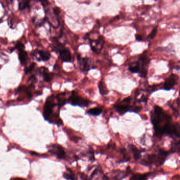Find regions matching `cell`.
Returning <instances> with one entry per match:
<instances>
[{
	"mask_svg": "<svg viewBox=\"0 0 180 180\" xmlns=\"http://www.w3.org/2000/svg\"><path fill=\"white\" fill-rule=\"evenodd\" d=\"M60 59L62 62H70L72 61V55L70 51L67 48H64L59 52Z\"/></svg>",
	"mask_w": 180,
	"mask_h": 180,
	"instance_id": "cell-11",
	"label": "cell"
},
{
	"mask_svg": "<svg viewBox=\"0 0 180 180\" xmlns=\"http://www.w3.org/2000/svg\"><path fill=\"white\" fill-rule=\"evenodd\" d=\"M169 155L168 152L161 150L158 154H153L147 156L142 161V163L144 165L147 166L151 165L160 166L163 164Z\"/></svg>",
	"mask_w": 180,
	"mask_h": 180,
	"instance_id": "cell-3",
	"label": "cell"
},
{
	"mask_svg": "<svg viewBox=\"0 0 180 180\" xmlns=\"http://www.w3.org/2000/svg\"><path fill=\"white\" fill-rule=\"evenodd\" d=\"M18 57H19V61L21 63V65L24 66L26 64L28 59V55L26 51L24 50L19 52Z\"/></svg>",
	"mask_w": 180,
	"mask_h": 180,
	"instance_id": "cell-14",
	"label": "cell"
},
{
	"mask_svg": "<svg viewBox=\"0 0 180 180\" xmlns=\"http://www.w3.org/2000/svg\"><path fill=\"white\" fill-rule=\"evenodd\" d=\"M35 66H36V64L34 62H33V63L30 65V66H29L28 67L25 68V74H28V73L31 72L34 69V68L35 67Z\"/></svg>",
	"mask_w": 180,
	"mask_h": 180,
	"instance_id": "cell-24",
	"label": "cell"
},
{
	"mask_svg": "<svg viewBox=\"0 0 180 180\" xmlns=\"http://www.w3.org/2000/svg\"><path fill=\"white\" fill-rule=\"evenodd\" d=\"M67 102L72 106H78L80 107H88L90 101L87 99L79 96L75 91H73L71 96L68 99Z\"/></svg>",
	"mask_w": 180,
	"mask_h": 180,
	"instance_id": "cell-5",
	"label": "cell"
},
{
	"mask_svg": "<svg viewBox=\"0 0 180 180\" xmlns=\"http://www.w3.org/2000/svg\"><path fill=\"white\" fill-rule=\"evenodd\" d=\"M178 76L174 73L171 74L170 76L167 78L165 83H164V89L166 90H170L177 84L178 82Z\"/></svg>",
	"mask_w": 180,
	"mask_h": 180,
	"instance_id": "cell-10",
	"label": "cell"
},
{
	"mask_svg": "<svg viewBox=\"0 0 180 180\" xmlns=\"http://www.w3.org/2000/svg\"><path fill=\"white\" fill-rule=\"evenodd\" d=\"M135 38L138 41H142L143 40L142 36L140 35V34H136L135 35Z\"/></svg>",
	"mask_w": 180,
	"mask_h": 180,
	"instance_id": "cell-27",
	"label": "cell"
},
{
	"mask_svg": "<svg viewBox=\"0 0 180 180\" xmlns=\"http://www.w3.org/2000/svg\"><path fill=\"white\" fill-rule=\"evenodd\" d=\"M146 53L147 51H144L143 53L138 59V61L141 67V71L139 75L140 77L143 78H145L147 77L148 65L150 61V59L148 58V57L146 54Z\"/></svg>",
	"mask_w": 180,
	"mask_h": 180,
	"instance_id": "cell-6",
	"label": "cell"
},
{
	"mask_svg": "<svg viewBox=\"0 0 180 180\" xmlns=\"http://www.w3.org/2000/svg\"><path fill=\"white\" fill-rule=\"evenodd\" d=\"M11 180H26L25 178H11Z\"/></svg>",
	"mask_w": 180,
	"mask_h": 180,
	"instance_id": "cell-28",
	"label": "cell"
},
{
	"mask_svg": "<svg viewBox=\"0 0 180 180\" xmlns=\"http://www.w3.org/2000/svg\"><path fill=\"white\" fill-rule=\"evenodd\" d=\"M49 152L50 154L55 156L58 159H65L66 158V153L64 148L60 145L53 144L49 147Z\"/></svg>",
	"mask_w": 180,
	"mask_h": 180,
	"instance_id": "cell-9",
	"label": "cell"
},
{
	"mask_svg": "<svg viewBox=\"0 0 180 180\" xmlns=\"http://www.w3.org/2000/svg\"><path fill=\"white\" fill-rule=\"evenodd\" d=\"M98 88L100 90V94L102 95H107L109 92V90H108L106 85L105 83H104L103 81H100L98 84Z\"/></svg>",
	"mask_w": 180,
	"mask_h": 180,
	"instance_id": "cell-16",
	"label": "cell"
},
{
	"mask_svg": "<svg viewBox=\"0 0 180 180\" xmlns=\"http://www.w3.org/2000/svg\"><path fill=\"white\" fill-rule=\"evenodd\" d=\"M29 81L31 83H36V81H37V78H36V76H32L29 78Z\"/></svg>",
	"mask_w": 180,
	"mask_h": 180,
	"instance_id": "cell-26",
	"label": "cell"
},
{
	"mask_svg": "<svg viewBox=\"0 0 180 180\" xmlns=\"http://www.w3.org/2000/svg\"><path fill=\"white\" fill-rule=\"evenodd\" d=\"M37 55L39 56V58H38V61L41 60L43 61H46L49 60L51 57L50 53L48 51H38Z\"/></svg>",
	"mask_w": 180,
	"mask_h": 180,
	"instance_id": "cell-12",
	"label": "cell"
},
{
	"mask_svg": "<svg viewBox=\"0 0 180 180\" xmlns=\"http://www.w3.org/2000/svg\"><path fill=\"white\" fill-rule=\"evenodd\" d=\"M103 112V109H101L100 107H95L93 108L89 109L88 111H87L86 113L88 115H90L92 116H97L101 114Z\"/></svg>",
	"mask_w": 180,
	"mask_h": 180,
	"instance_id": "cell-15",
	"label": "cell"
},
{
	"mask_svg": "<svg viewBox=\"0 0 180 180\" xmlns=\"http://www.w3.org/2000/svg\"><path fill=\"white\" fill-rule=\"evenodd\" d=\"M43 77L44 81L47 83H49L51 81L53 77V73H49L48 71H47V69L45 68H43Z\"/></svg>",
	"mask_w": 180,
	"mask_h": 180,
	"instance_id": "cell-18",
	"label": "cell"
},
{
	"mask_svg": "<svg viewBox=\"0 0 180 180\" xmlns=\"http://www.w3.org/2000/svg\"><path fill=\"white\" fill-rule=\"evenodd\" d=\"M131 151L133 153L134 157L135 158V159L136 160L139 159V158L141 157V151L139 150V149H137V147H136L134 145H131Z\"/></svg>",
	"mask_w": 180,
	"mask_h": 180,
	"instance_id": "cell-20",
	"label": "cell"
},
{
	"mask_svg": "<svg viewBox=\"0 0 180 180\" xmlns=\"http://www.w3.org/2000/svg\"><path fill=\"white\" fill-rule=\"evenodd\" d=\"M151 121L153 126L154 135L161 137L164 134L171 137H180V127L178 124H172V117L161 107L155 106L151 113Z\"/></svg>",
	"mask_w": 180,
	"mask_h": 180,
	"instance_id": "cell-1",
	"label": "cell"
},
{
	"mask_svg": "<svg viewBox=\"0 0 180 180\" xmlns=\"http://www.w3.org/2000/svg\"><path fill=\"white\" fill-rule=\"evenodd\" d=\"M30 1H22L19 2V9L20 11H22L26 8L30 7Z\"/></svg>",
	"mask_w": 180,
	"mask_h": 180,
	"instance_id": "cell-21",
	"label": "cell"
},
{
	"mask_svg": "<svg viewBox=\"0 0 180 180\" xmlns=\"http://www.w3.org/2000/svg\"><path fill=\"white\" fill-rule=\"evenodd\" d=\"M15 49H17L19 52L24 51L25 49V45L21 42H17L14 47L13 48V51L15 50Z\"/></svg>",
	"mask_w": 180,
	"mask_h": 180,
	"instance_id": "cell-23",
	"label": "cell"
},
{
	"mask_svg": "<svg viewBox=\"0 0 180 180\" xmlns=\"http://www.w3.org/2000/svg\"><path fill=\"white\" fill-rule=\"evenodd\" d=\"M131 100V97H128L122 100L120 103L115 104L114 107L117 112L120 115H123L128 112L139 113V111H141L142 108L139 106L133 107L130 106V104Z\"/></svg>",
	"mask_w": 180,
	"mask_h": 180,
	"instance_id": "cell-4",
	"label": "cell"
},
{
	"mask_svg": "<svg viewBox=\"0 0 180 180\" xmlns=\"http://www.w3.org/2000/svg\"><path fill=\"white\" fill-rule=\"evenodd\" d=\"M64 177L67 180H77V179L75 174L69 169H67V171L64 173Z\"/></svg>",
	"mask_w": 180,
	"mask_h": 180,
	"instance_id": "cell-17",
	"label": "cell"
},
{
	"mask_svg": "<svg viewBox=\"0 0 180 180\" xmlns=\"http://www.w3.org/2000/svg\"><path fill=\"white\" fill-rule=\"evenodd\" d=\"M56 104L53 100V97H49L45 102L43 107V116L45 120L50 123H55L58 125H62V122L58 117L54 116L53 114V109Z\"/></svg>",
	"mask_w": 180,
	"mask_h": 180,
	"instance_id": "cell-2",
	"label": "cell"
},
{
	"mask_svg": "<svg viewBox=\"0 0 180 180\" xmlns=\"http://www.w3.org/2000/svg\"><path fill=\"white\" fill-rule=\"evenodd\" d=\"M77 60L79 65V68L83 72H87L92 69L95 68L92 59L84 57L82 58L80 55H77Z\"/></svg>",
	"mask_w": 180,
	"mask_h": 180,
	"instance_id": "cell-7",
	"label": "cell"
},
{
	"mask_svg": "<svg viewBox=\"0 0 180 180\" xmlns=\"http://www.w3.org/2000/svg\"><path fill=\"white\" fill-rule=\"evenodd\" d=\"M157 31H158L157 27L154 28L153 29V30H152V31L151 32L150 34L148 35V37H147V38L149 39H153L154 37H155L156 36V33H157Z\"/></svg>",
	"mask_w": 180,
	"mask_h": 180,
	"instance_id": "cell-25",
	"label": "cell"
},
{
	"mask_svg": "<svg viewBox=\"0 0 180 180\" xmlns=\"http://www.w3.org/2000/svg\"><path fill=\"white\" fill-rule=\"evenodd\" d=\"M150 174H136L134 175L133 176L130 178V180H147Z\"/></svg>",
	"mask_w": 180,
	"mask_h": 180,
	"instance_id": "cell-19",
	"label": "cell"
},
{
	"mask_svg": "<svg viewBox=\"0 0 180 180\" xmlns=\"http://www.w3.org/2000/svg\"><path fill=\"white\" fill-rule=\"evenodd\" d=\"M128 70L131 73H139L141 71V67L139 61H137L131 64L128 68Z\"/></svg>",
	"mask_w": 180,
	"mask_h": 180,
	"instance_id": "cell-13",
	"label": "cell"
},
{
	"mask_svg": "<svg viewBox=\"0 0 180 180\" xmlns=\"http://www.w3.org/2000/svg\"><path fill=\"white\" fill-rule=\"evenodd\" d=\"M90 47L92 51L97 54H99L103 48L105 43V39L102 36H100L97 39L89 40Z\"/></svg>",
	"mask_w": 180,
	"mask_h": 180,
	"instance_id": "cell-8",
	"label": "cell"
},
{
	"mask_svg": "<svg viewBox=\"0 0 180 180\" xmlns=\"http://www.w3.org/2000/svg\"><path fill=\"white\" fill-rule=\"evenodd\" d=\"M171 152L172 153H175V152H178L179 153V151H180V141H178L175 142L173 143L172 144V147H171Z\"/></svg>",
	"mask_w": 180,
	"mask_h": 180,
	"instance_id": "cell-22",
	"label": "cell"
}]
</instances>
